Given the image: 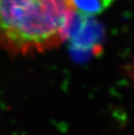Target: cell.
Instances as JSON below:
<instances>
[{"instance_id": "6da1fadb", "label": "cell", "mask_w": 134, "mask_h": 135, "mask_svg": "<svg viewBox=\"0 0 134 135\" xmlns=\"http://www.w3.org/2000/svg\"><path fill=\"white\" fill-rule=\"evenodd\" d=\"M75 13L70 0H0V47L23 56L57 48Z\"/></svg>"}, {"instance_id": "7a4b0ae2", "label": "cell", "mask_w": 134, "mask_h": 135, "mask_svg": "<svg viewBox=\"0 0 134 135\" xmlns=\"http://www.w3.org/2000/svg\"><path fill=\"white\" fill-rule=\"evenodd\" d=\"M77 12L87 16L100 14L109 8L115 0H70Z\"/></svg>"}, {"instance_id": "3957f363", "label": "cell", "mask_w": 134, "mask_h": 135, "mask_svg": "<svg viewBox=\"0 0 134 135\" xmlns=\"http://www.w3.org/2000/svg\"><path fill=\"white\" fill-rule=\"evenodd\" d=\"M129 74H130L131 78L132 79V80L134 81V60H133V62L132 63V64H131L130 67H129Z\"/></svg>"}]
</instances>
